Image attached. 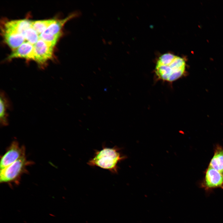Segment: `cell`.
I'll return each instance as SVG.
<instances>
[{
	"mask_svg": "<svg viewBox=\"0 0 223 223\" xmlns=\"http://www.w3.org/2000/svg\"><path fill=\"white\" fill-rule=\"evenodd\" d=\"M55 20L51 19L32 21V26L39 36Z\"/></svg>",
	"mask_w": 223,
	"mask_h": 223,
	"instance_id": "7c38bea8",
	"label": "cell"
},
{
	"mask_svg": "<svg viewBox=\"0 0 223 223\" xmlns=\"http://www.w3.org/2000/svg\"><path fill=\"white\" fill-rule=\"evenodd\" d=\"M79 13V12L76 11L72 13L64 19L55 20L42 33L52 35L62 33L61 30L66 22L71 19L78 17Z\"/></svg>",
	"mask_w": 223,
	"mask_h": 223,
	"instance_id": "9c48e42d",
	"label": "cell"
},
{
	"mask_svg": "<svg viewBox=\"0 0 223 223\" xmlns=\"http://www.w3.org/2000/svg\"><path fill=\"white\" fill-rule=\"evenodd\" d=\"M32 164V162L28 160L25 156L0 170V182L18 184L21 176L23 174L27 173V167Z\"/></svg>",
	"mask_w": 223,
	"mask_h": 223,
	"instance_id": "3957f363",
	"label": "cell"
},
{
	"mask_svg": "<svg viewBox=\"0 0 223 223\" xmlns=\"http://www.w3.org/2000/svg\"><path fill=\"white\" fill-rule=\"evenodd\" d=\"M33 46V60L39 65H44L52 58L54 46L52 45L39 38Z\"/></svg>",
	"mask_w": 223,
	"mask_h": 223,
	"instance_id": "8992f818",
	"label": "cell"
},
{
	"mask_svg": "<svg viewBox=\"0 0 223 223\" xmlns=\"http://www.w3.org/2000/svg\"><path fill=\"white\" fill-rule=\"evenodd\" d=\"M2 30L5 42L13 50L24 42L25 39L24 36L14 30L3 26Z\"/></svg>",
	"mask_w": 223,
	"mask_h": 223,
	"instance_id": "52a82bcc",
	"label": "cell"
},
{
	"mask_svg": "<svg viewBox=\"0 0 223 223\" xmlns=\"http://www.w3.org/2000/svg\"><path fill=\"white\" fill-rule=\"evenodd\" d=\"M8 104L3 94H1L0 120L1 124L4 126L8 124L7 113Z\"/></svg>",
	"mask_w": 223,
	"mask_h": 223,
	"instance_id": "4fadbf2b",
	"label": "cell"
},
{
	"mask_svg": "<svg viewBox=\"0 0 223 223\" xmlns=\"http://www.w3.org/2000/svg\"><path fill=\"white\" fill-rule=\"evenodd\" d=\"M25 156V149L20 146L16 141H13L1 159L0 168L2 170L12 164L20 158Z\"/></svg>",
	"mask_w": 223,
	"mask_h": 223,
	"instance_id": "5b68a950",
	"label": "cell"
},
{
	"mask_svg": "<svg viewBox=\"0 0 223 223\" xmlns=\"http://www.w3.org/2000/svg\"><path fill=\"white\" fill-rule=\"evenodd\" d=\"M120 150L116 146L109 148L104 145L101 150L95 151L93 157L87 164L90 166L98 167L116 174L119 168L118 164L126 158L121 153Z\"/></svg>",
	"mask_w": 223,
	"mask_h": 223,
	"instance_id": "7a4b0ae2",
	"label": "cell"
},
{
	"mask_svg": "<svg viewBox=\"0 0 223 223\" xmlns=\"http://www.w3.org/2000/svg\"><path fill=\"white\" fill-rule=\"evenodd\" d=\"M33 46L28 42H24L9 56L8 59L15 58H22L33 60Z\"/></svg>",
	"mask_w": 223,
	"mask_h": 223,
	"instance_id": "ba28073f",
	"label": "cell"
},
{
	"mask_svg": "<svg viewBox=\"0 0 223 223\" xmlns=\"http://www.w3.org/2000/svg\"><path fill=\"white\" fill-rule=\"evenodd\" d=\"M209 166L218 171L223 175V148L217 145L214 154L209 163Z\"/></svg>",
	"mask_w": 223,
	"mask_h": 223,
	"instance_id": "8fae6325",
	"label": "cell"
},
{
	"mask_svg": "<svg viewBox=\"0 0 223 223\" xmlns=\"http://www.w3.org/2000/svg\"><path fill=\"white\" fill-rule=\"evenodd\" d=\"M24 37L25 40L33 45L35 44L39 39V35L32 26L25 32Z\"/></svg>",
	"mask_w": 223,
	"mask_h": 223,
	"instance_id": "5bb4252c",
	"label": "cell"
},
{
	"mask_svg": "<svg viewBox=\"0 0 223 223\" xmlns=\"http://www.w3.org/2000/svg\"><path fill=\"white\" fill-rule=\"evenodd\" d=\"M186 69V62L183 58L167 53L157 60L154 72L156 79L171 83L182 77Z\"/></svg>",
	"mask_w": 223,
	"mask_h": 223,
	"instance_id": "6da1fadb",
	"label": "cell"
},
{
	"mask_svg": "<svg viewBox=\"0 0 223 223\" xmlns=\"http://www.w3.org/2000/svg\"><path fill=\"white\" fill-rule=\"evenodd\" d=\"M200 186L208 194L210 193L215 188H220L223 189V175L208 166L206 170L204 178L201 183Z\"/></svg>",
	"mask_w": 223,
	"mask_h": 223,
	"instance_id": "277c9868",
	"label": "cell"
},
{
	"mask_svg": "<svg viewBox=\"0 0 223 223\" xmlns=\"http://www.w3.org/2000/svg\"><path fill=\"white\" fill-rule=\"evenodd\" d=\"M4 26L14 30L24 36L25 32L32 27V21L25 19L11 20L6 22Z\"/></svg>",
	"mask_w": 223,
	"mask_h": 223,
	"instance_id": "30bf717a",
	"label": "cell"
}]
</instances>
